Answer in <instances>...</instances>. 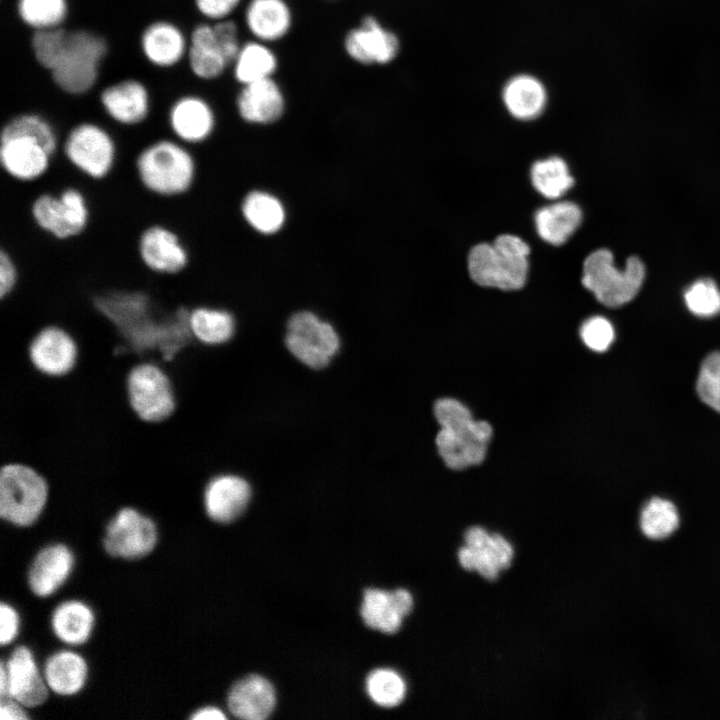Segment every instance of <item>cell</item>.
Returning <instances> with one entry per match:
<instances>
[{"mask_svg": "<svg viewBox=\"0 0 720 720\" xmlns=\"http://www.w3.org/2000/svg\"><path fill=\"white\" fill-rule=\"evenodd\" d=\"M121 166L148 197L176 201L190 195L201 177L200 156L162 131L121 136Z\"/></svg>", "mask_w": 720, "mask_h": 720, "instance_id": "6da1fadb", "label": "cell"}, {"mask_svg": "<svg viewBox=\"0 0 720 720\" xmlns=\"http://www.w3.org/2000/svg\"><path fill=\"white\" fill-rule=\"evenodd\" d=\"M61 137V128L41 112L10 115L0 131L1 177L26 187L44 182L56 166Z\"/></svg>", "mask_w": 720, "mask_h": 720, "instance_id": "7a4b0ae2", "label": "cell"}, {"mask_svg": "<svg viewBox=\"0 0 720 720\" xmlns=\"http://www.w3.org/2000/svg\"><path fill=\"white\" fill-rule=\"evenodd\" d=\"M123 144L105 120L83 118L62 130L56 166L90 185L109 180L119 169Z\"/></svg>", "mask_w": 720, "mask_h": 720, "instance_id": "3957f363", "label": "cell"}, {"mask_svg": "<svg viewBox=\"0 0 720 720\" xmlns=\"http://www.w3.org/2000/svg\"><path fill=\"white\" fill-rule=\"evenodd\" d=\"M434 415L441 427L437 450L448 468L461 470L483 462L492 436L488 422L475 420L468 407L453 398L437 400Z\"/></svg>", "mask_w": 720, "mask_h": 720, "instance_id": "277c9868", "label": "cell"}, {"mask_svg": "<svg viewBox=\"0 0 720 720\" xmlns=\"http://www.w3.org/2000/svg\"><path fill=\"white\" fill-rule=\"evenodd\" d=\"M132 252L146 274L163 279L184 275L191 267L193 253L182 232L170 221L141 215L134 231Z\"/></svg>", "mask_w": 720, "mask_h": 720, "instance_id": "5b68a950", "label": "cell"}, {"mask_svg": "<svg viewBox=\"0 0 720 720\" xmlns=\"http://www.w3.org/2000/svg\"><path fill=\"white\" fill-rule=\"evenodd\" d=\"M530 248L520 237L499 235L493 244L480 243L468 255L471 279L483 287L521 289L527 280Z\"/></svg>", "mask_w": 720, "mask_h": 720, "instance_id": "8992f818", "label": "cell"}, {"mask_svg": "<svg viewBox=\"0 0 720 720\" xmlns=\"http://www.w3.org/2000/svg\"><path fill=\"white\" fill-rule=\"evenodd\" d=\"M108 52L106 39L88 29H68L66 44L56 66L49 72L63 93L82 96L96 85Z\"/></svg>", "mask_w": 720, "mask_h": 720, "instance_id": "52a82bcc", "label": "cell"}, {"mask_svg": "<svg viewBox=\"0 0 720 720\" xmlns=\"http://www.w3.org/2000/svg\"><path fill=\"white\" fill-rule=\"evenodd\" d=\"M49 495L45 477L31 465L8 462L0 469V516L18 527L34 524Z\"/></svg>", "mask_w": 720, "mask_h": 720, "instance_id": "ba28073f", "label": "cell"}, {"mask_svg": "<svg viewBox=\"0 0 720 720\" xmlns=\"http://www.w3.org/2000/svg\"><path fill=\"white\" fill-rule=\"evenodd\" d=\"M644 277L645 267L638 257L628 258L621 271L615 267L609 250L598 249L584 261L582 284L601 304L619 307L637 295Z\"/></svg>", "mask_w": 720, "mask_h": 720, "instance_id": "9c48e42d", "label": "cell"}, {"mask_svg": "<svg viewBox=\"0 0 720 720\" xmlns=\"http://www.w3.org/2000/svg\"><path fill=\"white\" fill-rule=\"evenodd\" d=\"M126 394L130 409L144 423L165 422L177 408L171 379L152 362H141L130 368L126 376Z\"/></svg>", "mask_w": 720, "mask_h": 720, "instance_id": "30bf717a", "label": "cell"}, {"mask_svg": "<svg viewBox=\"0 0 720 720\" xmlns=\"http://www.w3.org/2000/svg\"><path fill=\"white\" fill-rule=\"evenodd\" d=\"M98 103L105 121L120 133L143 130L153 112L151 93L137 78H124L105 86Z\"/></svg>", "mask_w": 720, "mask_h": 720, "instance_id": "8fae6325", "label": "cell"}, {"mask_svg": "<svg viewBox=\"0 0 720 720\" xmlns=\"http://www.w3.org/2000/svg\"><path fill=\"white\" fill-rule=\"evenodd\" d=\"M285 344L288 350L310 368L321 369L339 349L334 328L310 311H300L288 320Z\"/></svg>", "mask_w": 720, "mask_h": 720, "instance_id": "7c38bea8", "label": "cell"}, {"mask_svg": "<svg viewBox=\"0 0 720 720\" xmlns=\"http://www.w3.org/2000/svg\"><path fill=\"white\" fill-rule=\"evenodd\" d=\"M27 354L33 368L54 378L71 373L79 357L72 331L54 321L43 323L34 331Z\"/></svg>", "mask_w": 720, "mask_h": 720, "instance_id": "4fadbf2b", "label": "cell"}, {"mask_svg": "<svg viewBox=\"0 0 720 720\" xmlns=\"http://www.w3.org/2000/svg\"><path fill=\"white\" fill-rule=\"evenodd\" d=\"M216 125L211 104L200 95L187 93L169 104L162 132L198 150L213 136Z\"/></svg>", "mask_w": 720, "mask_h": 720, "instance_id": "5bb4252c", "label": "cell"}, {"mask_svg": "<svg viewBox=\"0 0 720 720\" xmlns=\"http://www.w3.org/2000/svg\"><path fill=\"white\" fill-rule=\"evenodd\" d=\"M157 538V527L151 518L135 508L124 507L106 527L104 548L113 557L136 560L152 552Z\"/></svg>", "mask_w": 720, "mask_h": 720, "instance_id": "9a60e30c", "label": "cell"}, {"mask_svg": "<svg viewBox=\"0 0 720 720\" xmlns=\"http://www.w3.org/2000/svg\"><path fill=\"white\" fill-rule=\"evenodd\" d=\"M399 39L373 16H366L360 25L345 36L344 49L355 62L363 65H384L398 55Z\"/></svg>", "mask_w": 720, "mask_h": 720, "instance_id": "2e32d148", "label": "cell"}, {"mask_svg": "<svg viewBox=\"0 0 720 720\" xmlns=\"http://www.w3.org/2000/svg\"><path fill=\"white\" fill-rule=\"evenodd\" d=\"M2 664L7 685L5 696L1 698L9 697L25 708H34L46 701L49 688L28 647H16Z\"/></svg>", "mask_w": 720, "mask_h": 720, "instance_id": "e0dca14e", "label": "cell"}, {"mask_svg": "<svg viewBox=\"0 0 720 720\" xmlns=\"http://www.w3.org/2000/svg\"><path fill=\"white\" fill-rule=\"evenodd\" d=\"M189 36L173 21L158 19L147 24L139 37L144 59L154 67L170 69L186 59Z\"/></svg>", "mask_w": 720, "mask_h": 720, "instance_id": "ac0fdd59", "label": "cell"}, {"mask_svg": "<svg viewBox=\"0 0 720 720\" xmlns=\"http://www.w3.org/2000/svg\"><path fill=\"white\" fill-rule=\"evenodd\" d=\"M250 496V486L243 478L231 474L218 475L205 487L204 508L213 521L230 523L243 513Z\"/></svg>", "mask_w": 720, "mask_h": 720, "instance_id": "d6986e66", "label": "cell"}, {"mask_svg": "<svg viewBox=\"0 0 720 720\" xmlns=\"http://www.w3.org/2000/svg\"><path fill=\"white\" fill-rule=\"evenodd\" d=\"M239 116L247 123L268 125L281 118L285 97L273 78L242 85L236 98Z\"/></svg>", "mask_w": 720, "mask_h": 720, "instance_id": "ffe728a7", "label": "cell"}, {"mask_svg": "<svg viewBox=\"0 0 720 720\" xmlns=\"http://www.w3.org/2000/svg\"><path fill=\"white\" fill-rule=\"evenodd\" d=\"M412 607V596L405 589L388 592L368 588L364 592L361 616L368 627L392 634L398 631L402 618Z\"/></svg>", "mask_w": 720, "mask_h": 720, "instance_id": "44dd1931", "label": "cell"}, {"mask_svg": "<svg viewBox=\"0 0 720 720\" xmlns=\"http://www.w3.org/2000/svg\"><path fill=\"white\" fill-rule=\"evenodd\" d=\"M74 567V556L64 544H53L41 549L28 571V585L38 597L55 593L69 578Z\"/></svg>", "mask_w": 720, "mask_h": 720, "instance_id": "7402d4cb", "label": "cell"}, {"mask_svg": "<svg viewBox=\"0 0 720 720\" xmlns=\"http://www.w3.org/2000/svg\"><path fill=\"white\" fill-rule=\"evenodd\" d=\"M186 60L191 73L200 80L220 77L230 62L217 39L213 23H199L189 34Z\"/></svg>", "mask_w": 720, "mask_h": 720, "instance_id": "603a6c76", "label": "cell"}, {"mask_svg": "<svg viewBox=\"0 0 720 720\" xmlns=\"http://www.w3.org/2000/svg\"><path fill=\"white\" fill-rule=\"evenodd\" d=\"M276 702L272 684L262 676L252 674L238 680L227 697L229 711L237 718L262 720L274 709Z\"/></svg>", "mask_w": 720, "mask_h": 720, "instance_id": "cb8c5ba5", "label": "cell"}, {"mask_svg": "<svg viewBox=\"0 0 720 720\" xmlns=\"http://www.w3.org/2000/svg\"><path fill=\"white\" fill-rule=\"evenodd\" d=\"M245 24L256 40L274 42L283 38L292 25V13L285 0H250Z\"/></svg>", "mask_w": 720, "mask_h": 720, "instance_id": "d4e9b609", "label": "cell"}, {"mask_svg": "<svg viewBox=\"0 0 720 720\" xmlns=\"http://www.w3.org/2000/svg\"><path fill=\"white\" fill-rule=\"evenodd\" d=\"M43 676L48 688L55 694L72 696L83 689L88 676V666L80 654L71 650H60L46 659Z\"/></svg>", "mask_w": 720, "mask_h": 720, "instance_id": "484cf974", "label": "cell"}, {"mask_svg": "<svg viewBox=\"0 0 720 720\" xmlns=\"http://www.w3.org/2000/svg\"><path fill=\"white\" fill-rule=\"evenodd\" d=\"M94 621V613L87 604L79 600H68L54 609L51 628L60 641L78 646L90 638Z\"/></svg>", "mask_w": 720, "mask_h": 720, "instance_id": "4316f807", "label": "cell"}, {"mask_svg": "<svg viewBox=\"0 0 720 720\" xmlns=\"http://www.w3.org/2000/svg\"><path fill=\"white\" fill-rule=\"evenodd\" d=\"M581 221V209L571 201H559L544 206L535 214L538 235L545 242L556 246L565 243Z\"/></svg>", "mask_w": 720, "mask_h": 720, "instance_id": "83f0119b", "label": "cell"}, {"mask_svg": "<svg viewBox=\"0 0 720 720\" xmlns=\"http://www.w3.org/2000/svg\"><path fill=\"white\" fill-rule=\"evenodd\" d=\"M546 91L542 83L529 75L512 78L505 86L503 100L512 116L530 120L542 113L546 104Z\"/></svg>", "mask_w": 720, "mask_h": 720, "instance_id": "f1b7e54d", "label": "cell"}, {"mask_svg": "<svg viewBox=\"0 0 720 720\" xmlns=\"http://www.w3.org/2000/svg\"><path fill=\"white\" fill-rule=\"evenodd\" d=\"M188 322L193 338L204 344L225 343L235 330V320L229 311L207 305L190 306Z\"/></svg>", "mask_w": 720, "mask_h": 720, "instance_id": "f546056e", "label": "cell"}, {"mask_svg": "<svg viewBox=\"0 0 720 720\" xmlns=\"http://www.w3.org/2000/svg\"><path fill=\"white\" fill-rule=\"evenodd\" d=\"M241 213L247 224L262 234H274L284 225L286 212L282 202L273 194L254 190L241 203Z\"/></svg>", "mask_w": 720, "mask_h": 720, "instance_id": "4dcf8cb0", "label": "cell"}, {"mask_svg": "<svg viewBox=\"0 0 720 720\" xmlns=\"http://www.w3.org/2000/svg\"><path fill=\"white\" fill-rule=\"evenodd\" d=\"M639 529L650 542L669 540L679 529L680 514L673 502L661 497H652L641 508Z\"/></svg>", "mask_w": 720, "mask_h": 720, "instance_id": "1f68e13d", "label": "cell"}, {"mask_svg": "<svg viewBox=\"0 0 720 720\" xmlns=\"http://www.w3.org/2000/svg\"><path fill=\"white\" fill-rule=\"evenodd\" d=\"M232 64L236 81L246 85L272 78L278 60L265 42L255 40L241 46Z\"/></svg>", "mask_w": 720, "mask_h": 720, "instance_id": "d6a6232c", "label": "cell"}, {"mask_svg": "<svg viewBox=\"0 0 720 720\" xmlns=\"http://www.w3.org/2000/svg\"><path fill=\"white\" fill-rule=\"evenodd\" d=\"M20 21L32 31L63 27L69 15L68 0H17Z\"/></svg>", "mask_w": 720, "mask_h": 720, "instance_id": "836d02e7", "label": "cell"}, {"mask_svg": "<svg viewBox=\"0 0 720 720\" xmlns=\"http://www.w3.org/2000/svg\"><path fill=\"white\" fill-rule=\"evenodd\" d=\"M530 175L534 188L548 199L560 198L574 184L568 165L556 156L536 161Z\"/></svg>", "mask_w": 720, "mask_h": 720, "instance_id": "e575fe53", "label": "cell"}, {"mask_svg": "<svg viewBox=\"0 0 720 720\" xmlns=\"http://www.w3.org/2000/svg\"><path fill=\"white\" fill-rule=\"evenodd\" d=\"M366 689L370 698L384 707L398 705L406 693L405 682L399 674L390 669L371 671L366 680Z\"/></svg>", "mask_w": 720, "mask_h": 720, "instance_id": "d590c367", "label": "cell"}, {"mask_svg": "<svg viewBox=\"0 0 720 720\" xmlns=\"http://www.w3.org/2000/svg\"><path fill=\"white\" fill-rule=\"evenodd\" d=\"M68 29L63 27L32 31L30 47L36 63L50 72L58 63L66 44Z\"/></svg>", "mask_w": 720, "mask_h": 720, "instance_id": "8d00e7d4", "label": "cell"}, {"mask_svg": "<svg viewBox=\"0 0 720 720\" xmlns=\"http://www.w3.org/2000/svg\"><path fill=\"white\" fill-rule=\"evenodd\" d=\"M688 309L699 317H712L720 312V291L711 279L695 281L684 293Z\"/></svg>", "mask_w": 720, "mask_h": 720, "instance_id": "74e56055", "label": "cell"}, {"mask_svg": "<svg viewBox=\"0 0 720 720\" xmlns=\"http://www.w3.org/2000/svg\"><path fill=\"white\" fill-rule=\"evenodd\" d=\"M696 390L702 402L720 412V351L710 353L703 360Z\"/></svg>", "mask_w": 720, "mask_h": 720, "instance_id": "f35d334b", "label": "cell"}, {"mask_svg": "<svg viewBox=\"0 0 720 720\" xmlns=\"http://www.w3.org/2000/svg\"><path fill=\"white\" fill-rule=\"evenodd\" d=\"M580 337L589 349L604 352L612 344L615 333L609 320L602 316H593L581 325Z\"/></svg>", "mask_w": 720, "mask_h": 720, "instance_id": "ab89813d", "label": "cell"}, {"mask_svg": "<svg viewBox=\"0 0 720 720\" xmlns=\"http://www.w3.org/2000/svg\"><path fill=\"white\" fill-rule=\"evenodd\" d=\"M22 270L16 255L7 246L0 245V301L9 299L18 290Z\"/></svg>", "mask_w": 720, "mask_h": 720, "instance_id": "60d3db41", "label": "cell"}, {"mask_svg": "<svg viewBox=\"0 0 720 720\" xmlns=\"http://www.w3.org/2000/svg\"><path fill=\"white\" fill-rule=\"evenodd\" d=\"M458 558L464 569L476 570L488 580L496 579L500 571L486 548L475 549L465 545L459 549Z\"/></svg>", "mask_w": 720, "mask_h": 720, "instance_id": "b9f144b4", "label": "cell"}, {"mask_svg": "<svg viewBox=\"0 0 720 720\" xmlns=\"http://www.w3.org/2000/svg\"><path fill=\"white\" fill-rule=\"evenodd\" d=\"M213 27L226 58L230 64H232L242 46L239 42L236 23L232 20L224 19L213 22Z\"/></svg>", "mask_w": 720, "mask_h": 720, "instance_id": "7bdbcfd3", "label": "cell"}, {"mask_svg": "<svg viewBox=\"0 0 720 720\" xmlns=\"http://www.w3.org/2000/svg\"><path fill=\"white\" fill-rule=\"evenodd\" d=\"M197 12L204 18L217 22L228 19L241 0H193Z\"/></svg>", "mask_w": 720, "mask_h": 720, "instance_id": "ee69618b", "label": "cell"}, {"mask_svg": "<svg viewBox=\"0 0 720 720\" xmlns=\"http://www.w3.org/2000/svg\"><path fill=\"white\" fill-rule=\"evenodd\" d=\"M19 615L8 603L0 605V643L2 646L10 644L19 631Z\"/></svg>", "mask_w": 720, "mask_h": 720, "instance_id": "f6af8a7d", "label": "cell"}, {"mask_svg": "<svg viewBox=\"0 0 720 720\" xmlns=\"http://www.w3.org/2000/svg\"><path fill=\"white\" fill-rule=\"evenodd\" d=\"M486 550L498 566L499 570L510 566L513 558V549L510 543L499 534L489 536L485 545Z\"/></svg>", "mask_w": 720, "mask_h": 720, "instance_id": "bcb514c9", "label": "cell"}, {"mask_svg": "<svg viewBox=\"0 0 720 720\" xmlns=\"http://www.w3.org/2000/svg\"><path fill=\"white\" fill-rule=\"evenodd\" d=\"M20 703L5 697L1 698L0 719L1 720H27L29 716Z\"/></svg>", "mask_w": 720, "mask_h": 720, "instance_id": "7dc6e473", "label": "cell"}, {"mask_svg": "<svg viewBox=\"0 0 720 720\" xmlns=\"http://www.w3.org/2000/svg\"><path fill=\"white\" fill-rule=\"evenodd\" d=\"M490 534L478 526L469 528L465 533L466 545L479 549L485 547Z\"/></svg>", "mask_w": 720, "mask_h": 720, "instance_id": "c3c4849f", "label": "cell"}, {"mask_svg": "<svg viewBox=\"0 0 720 720\" xmlns=\"http://www.w3.org/2000/svg\"><path fill=\"white\" fill-rule=\"evenodd\" d=\"M192 720H222L225 714L217 707L207 706L196 710L191 716Z\"/></svg>", "mask_w": 720, "mask_h": 720, "instance_id": "681fc988", "label": "cell"}]
</instances>
